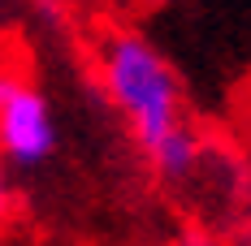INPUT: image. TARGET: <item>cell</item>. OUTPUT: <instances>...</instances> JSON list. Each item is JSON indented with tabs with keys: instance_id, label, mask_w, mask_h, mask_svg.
Listing matches in <instances>:
<instances>
[{
	"instance_id": "1",
	"label": "cell",
	"mask_w": 251,
	"mask_h": 246,
	"mask_svg": "<svg viewBox=\"0 0 251 246\" xmlns=\"http://www.w3.org/2000/svg\"><path fill=\"white\" fill-rule=\"evenodd\" d=\"M100 82L117 104L139 147L151 151L169 138L182 121V82L169 56L151 44L143 30H113L100 44Z\"/></svg>"
},
{
	"instance_id": "2",
	"label": "cell",
	"mask_w": 251,
	"mask_h": 246,
	"mask_svg": "<svg viewBox=\"0 0 251 246\" xmlns=\"http://www.w3.org/2000/svg\"><path fill=\"white\" fill-rule=\"evenodd\" d=\"M52 151H56V117L48 95L22 78H9L0 95V164L39 169Z\"/></svg>"
},
{
	"instance_id": "3",
	"label": "cell",
	"mask_w": 251,
	"mask_h": 246,
	"mask_svg": "<svg viewBox=\"0 0 251 246\" xmlns=\"http://www.w3.org/2000/svg\"><path fill=\"white\" fill-rule=\"evenodd\" d=\"M200 156H203V143H200V134H195L191 125H177L169 138H160V143L148 151V160L156 164V173L169 177V181L191 177V173L200 169Z\"/></svg>"
},
{
	"instance_id": "4",
	"label": "cell",
	"mask_w": 251,
	"mask_h": 246,
	"mask_svg": "<svg viewBox=\"0 0 251 246\" xmlns=\"http://www.w3.org/2000/svg\"><path fill=\"white\" fill-rule=\"evenodd\" d=\"M4 212H9V173L0 164V221H4Z\"/></svg>"
},
{
	"instance_id": "5",
	"label": "cell",
	"mask_w": 251,
	"mask_h": 246,
	"mask_svg": "<svg viewBox=\"0 0 251 246\" xmlns=\"http://www.w3.org/2000/svg\"><path fill=\"white\" fill-rule=\"evenodd\" d=\"M182 246H221V242H217L212 233H191V238H186Z\"/></svg>"
},
{
	"instance_id": "6",
	"label": "cell",
	"mask_w": 251,
	"mask_h": 246,
	"mask_svg": "<svg viewBox=\"0 0 251 246\" xmlns=\"http://www.w3.org/2000/svg\"><path fill=\"white\" fill-rule=\"evenodd\" d=\"M130 9H165V4H174V0H122Z\"/></svg>"
},
{
	"instance_id": "7",
	"label": "cell",
	"mask_w": 251,
	"mask_h": 246,
	"mask_svg": "<svg viewBox=\"0 0 251 246\" xmlns=\"http://www.w3.org/2000/svg\"><path fill=\"white\" fill-rule=\"evenodd\" d=\"M4 82H9V78H0V95H4Z\"/></svg>"
}]
</instances>
